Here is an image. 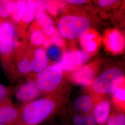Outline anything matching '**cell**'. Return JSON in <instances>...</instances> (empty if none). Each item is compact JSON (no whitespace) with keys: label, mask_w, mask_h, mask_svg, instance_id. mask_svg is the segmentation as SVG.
Segmentation results:
<instances>
[{"label":"cell","mask_w":125,"mask_h":125,"mask_svg":"<svg viewBox=\"0 0 125 125\" xmlns=\"http://www.w3.org/2000/svg\"><path fill=\"white\" fill-rule=\"evenodd\" d=\"M74 105L76 109L84 115L91 114L94 107V100L89 95H83L76 99Z\"/></svg>","instance_id":"14"},{"label":"cell","mask_w":125,"mask_h":125,"mask_svg":"<svg viewBox=\"0 0 125 125\" xmlns=\"http://www.w3.org/2000/svg\"><path fill=\"white\" fill-rule=\"evenodd\" d=\"M0 125H6V124H0Z\"/></svg>","instance_id":"35"},{"label":"cell","mask_w":125,"mask_h":125,"mask_svg":"<svg viewBox=\"0 0 125 125\" xmlns=\"http://www.w3.org/2000/svg\"><path fill=\"white\" fill-rule=\"evenodd\" d=\"M105 125H125V114L120 112L111 114Z\"/></svg>","instance_id":"19"},{"label":"cell","mask_w":125,"mask_h":125,"mask_svg":"<svg viewBox=\"0 0 125 125\" xmlns=\"http://www.w3.org/2000/svg\"><path fill=\"white\" fill-rule=\"evenodd\" d=\"M107 43L109 49L114 53H119L124 47L123 36L118 31L110 32L107 38Z\"/></svg>","instance_id":"12"},{"label":"cell","mask_w":125,"mask_h":125,"mask_svg":"<svg viewBox=\"0 0 125 125\" xmlns=\"http://www.w3.org/2000/svg\"><path fill=\"white\" fill-rule=\"evenodd\" d=\"M124 80L125 76L121 70L111 68L94 79L91 84L94 92L103 94L115 91L122 86Z\"/></svg>","instance_id":"3"},{"label":"cell","mask_w":125,"mask_h":125,"mask_svg":"<svg viewBox=\"0 0 125 125\" xmlns=\"http://www.w3.org/2000/svg\"><path fill=\"white\" fill-rule=\"evenodd\" d=\"M18 30L10 19L0 18V59L5 70L9 71L16 49L20 46Z\"/></svg>","instance_id":"2"},{"label":"cell","mask_w":125,"mask_h":125,"mask_svg":"<svg viewBox=\"0 0 125 125\" xmlns=\"http://www.w3.org/2000/svg\"><path fill=\"white\" fill-rule=\"evenodd\" d=\"M50 55L52 57H57L59 54L58 50L56 47H52L49 50Z\"/></svg>","instance_id":"32"},{"label":"cell","mask_w":125,"mask_h":125,"mask_svg":"<svg viewBox=\"0 0 125 125\" xmlns=\"http://www.w3.org/2000/svg\"><path fill=\"white\" fill-rule=\"evenodd\" d=\"M30 39L32 45L38 46L43 44L45 39V35L40 29H34L31 33Z\"/></svg>","instance_id":"21"},{"label":"cell","mask_w":125,"mask_h":125,"mask_svg":"<svg viewBox=\"0 0 125 125\" xmlns=\"http://www.w3.org/2000/svg\"><path fill=\"white\" fill-rule=\"evenodd\" d=\"M27 0H13L12 7L10 20L15 24L19 23L24 13Z\"/></svg>","instance_id":"15"},{"label":"cell","mask_w":125,"mask_h":125,"mask_svg":"<svg viewBox=\"0 0 125 125\" xmlns=\"http://www.w3.org/2000/svg\"><path fill=\"white\" fill-rule=\"evenodd\" d=\"M13 0H0V18L10 19Z\"/></svg>","instance_id":"18"},{"label":"cell","mask_w":125,"mask_h":125,"mask_svg":"<svg viewBox=\"0 0 125 125\" xmlns=\"http://www.w3.org/2000/svg\"><path fill=\"white\" fill-rule=\"evenodd\" d=\"M72 121L75 125H83V115L80 114H76L73 117Z\"/></svg>","instance_id":"28"},{"label":"cell","mask_w":125,"mask_h":125,"mask_svg":"<svg viewBox=\"0 0 125 125\" xmlns=\"http://www.w3.org/2000/svg\"><path fill=\"white\" fill-rule=\"evenodd\" d=\"M62 76V69L59 63L52 64L38 73L36 83L41 92L51 93L61 84Z\"/></svg>","instance_id":"5"},{"label":"cell","mask_w":125,"mask_h":125,"mask_svg":"<svg viewBox=\"0 0 125 125\" xmlns=\"http://www.w3.org/2000/svg\"><path fill=\"white\" fill-rule=\"evenodd\" d=\"M89 58L87 52L75 51L64 54L59 64L62 70L67 72H72L82 64Z\"/></svg>","instance_id":"7"},{"label":"cell","mask_w":125,"mask_h":125,"mask_svg":"<svg viewBox=\"0 0 125 125\" xmlns=\"http://www.w3.org/2000/svg\"><path fill=\"white\" fill-rule=\"evenodd\" d=\"M41 30L43 32L44 34L47 36L52 35L56 31L55 27L52 25L42 28H41Z\"/></svg>","instance_id":"27"},{"label":"cell","mask_w":125,"mask_h":125,"mask_svg":"<svg viewBox=\"0 0 125 125\" xmlns=\"http://www.w3.org/2000/svg\"><path fill=\"white\" fill-rule=\"evenodd\" d=\"M94 69L90 66H83L77 69L72 76V80L76 83L88 86L94 80Z\"/></svg>","instance_id":"10"},{"label":"cell","mask_w":125,"mask_h":125,"mask_svg":"<svg viewBox=\"0 0 125 125\" xmlns=\"http://www.w3.org/2000/svg\"><path fill=\"white\" fill-rule=\"evenodd\" d=\"M97 47V43L94 40L91 41L88 45L86 50L89 52H92L94 51Z\"/></svg>","instance_id":"31"},{"label":"cell","mask_w":125,"mask_h":125,"mask_svg":"<svg viewBox=\"0 0 125 125\" xmlns=\"http://www.w3.org/2000/svg\"><path fill=\"white\" fill-rule=\"evenodd\" d=\"M52 43V42L51 39L50 38H45V40L43 43V45L45 47H48L51 45Z\"/></svg>","instance_id":"34"},{"label":"cell","mask_w":125,"mask_h":125,"mask_svg":"<svg viewBox=\"0 0 125 125\" xmlns=\"http://www.w3.org/2000/svg\"><path fill=\"white\" fill-rule=\"evenodd\" d=\"M67 2L70 3L72 4H83L86 2V0H66Z\"/></svg>","instance_id":"33"},{"label":"cell","mask_w":125,"mask_h":125,"mask_svg":"<svg viewBox=\"0 0 125 125\" xmlns=\"http://www.w3.org/2000/svg\"><path fill=\"white\" fill-rule=\"evenodd\" d=\"M35 18L37 24L41 28L52 26L53 23L52 19L45 12H40L38 13Z\"/></svg>","instance_id":"20"},{"label":"cell","mask_w":125,"mask_h":125,"mask_svg":"<svg viewBox=\"0 0 125 125\" xmlns=\"http://www.w3.org/2000/svg\"><path fill=\"white\" fill-rule=\"evenodd\" d=\"M95 37V34L92 33H86L81 38V43L83 47L86 50L89 43L93 40Z\"/></svg>","instance_id":"23"},{"label":"cell","mask_w":125,"mask_h":125,"mask_svg":"<svg viewBox=\"0 0 125 125\" xmlns=\"http://www.w3.org/2000/svg\"><path fill=\"white\" fill-rule=\"evenodd\" d=\"M51 39L52 42L58 46H62L63 45V41L57 31H55Z\"/></svg>","instance_id":"25"},{"label":"cell","mask_w":125,"mask_h":125,"mask_svg":"<svg viewBox=\"0 0 125 125\" xmlns=\"http://www.w3.org/2000/svg\"><path fill=\"white\" fill-rule=\"evenodd\" d=\"M37 14L35 0H27L25 12L20 23L21 25L28 24L35 18Z\"/></svg>","instance_id":"16"},{"label":"cell","mask_w":125,"mask_h":125,"mask_svg":"<svg viewBox=\"0 0 125 125\" xmlns=\"http://www.w3.org/2000/svg\"><path fill=\"white\" fill-rule=\"evenodd\" d=\"M16 68L19 73L27 74L30 72H33V59H29L27 57L22 56L18 52H15L13 62L9 71L13 67Z\"/></svg>","instance_id":"11"},{"label":"cell","mask_w":125,"mask_h":125,"mask_svg":"<svg viewBox=\"0 0 125 125\" xmlns=\"http://www.w3.org/2000/svg\"><path fill=\"white\" fill-rule=\"evenodd\" d=\"M117 1L115 0H99L98 3L102 7H107L116 3Z\"/></svg>","instance_id":"30"},{"label":"cell","mask_w":125,"mask_h":125,"mask_svg":"<svg viewBox=\"0 0 125 125\" xmlns=\"http://www.w3.org/2000/svg\"><path fill=\"white\" fill-rule=\"evenodd\" d=\"M33 72L39 73L47 67L49 60L45 50L42 48H37L34 52Z\"/></svg>","instance_id":"13"},{"label":"cell","mask_w":125,"mask_h":125,"mask_svg":"<svg viewBox=\"0 0 125 125\" xmlns=\"http://www.w3.org/2000/svg\"><path fill=\"white\" fill-rule=\"evenodd\" d=\"M9 90L4 85L0 84V102L8 98Z\"/></svg>","instance_id":"26"},{"label":"cell","mask_w":125,"mask_h":125,"mask_svg":"<svg viewBox=\"0 0 125 125\" xmlns=\"http://www.w3.org/2000/svg\"><path fill=\"white\" fill-rule=\"evenodd\" d=\"M37 13L40 12H44L45 8V1L42 0H35Z\"/></svg>","instance_id":"29"},{"label":"cell","mask_w":125,"mask_h":125,"mask_svg":"<svg viewBox=\"0 0 125 125\" xmlns=\"http://www.w3.org/2000/svg\"><path fill=\"white\" fill-rule=\"evenodd\" d=\"M0 124L22 125L21 121L20 110L9 98L0 102Z\"/></svg>","instance_id":"6"},{"label":"cell","mask_w":125,"mask_h":125,"mask_svg":"<svg viewBox=\"0 0 125 125\" xmlns=\"http://www.w3.org/2000/svg\"><path fill=\"white\" fill-rule=\"evenodd\" d=\"M113 97L116 106L122 110V112L125 109V88L122 86L118 88L113 92Z\"/></svg>","instance_id":"17"},{"label":"cell","mask_w":125,"mask_h":125,"mask_svg":"<svg viewBox=\"0 0 125 125\" xmlns=\"http://www.w3.org/2000/svg\"><path fill=\"white\" fill-rule=\"evenodd\" d=\"M58 102L50 97L35 100L25 104L20 110L23 125H38L58 111Z\"/></svg>","instance_id":"1"},{"label":"cell","mask_w":125,"mask_h":125,"mask_svg":"<svg viewBox=\"0 0 125 125\" xmlns=\"http://www.w3.org/2000/svg\"><path fill=\"white\" fill-rule=\"evenodd\" d=\"M41 93L36 81H30L19 87L15 92V97L18 101L27 104L35 100Z\"/></svg>","instance_id":"8"},{"label":"cell","mask_w":125,"mask_h":125,"mask_svg":"<svg viewBox=\"0 0 125 125\" xmlns=\"http://www.w3.org/2000/svg\"><path fill=\"white\" fill-rule=\"evenodd\" d=\"M45 8L50 13L53 15H55L57 14L58 9L62 8L64 6V3L57 2L56 1H45Z\"/></svg>","instance_id":"22"},{"label":"cell","mask_w":125,"mask_h":125,"mask_svg":"<svg viewBox=\"0 0 125 125\" xmlns=\"http://www.w3.org/2000/svg\"><path fill=\"white\" fill-rule=\"evenodd\" d=\"M83 125H98V124L92 113H91L83 115Z\"/></svg>","instance_id":"24"},{"label":"cell","mask_w":125,"mask_h":125,"mask_svg":"<svg viewBox=\"0 0 125 125\" xmlns=\"http://www.w3.org/2000/svg\"><path fill=\"white\" fill-rule=\"evenodd\" d=\"M58 28L62 36L69 39H75L84 35L90 28L89 19L83 16L66 15L58 22Z\"/></svg>","instance_id":"4"},{"label":"cell","mask_w":125,"mask_h":125,"mask_svg":"<svg viewBox=\"0 0 125 125\" xmlns=\"http://www.w3.org/2000/svg\"><path fill=\"white\" fill-rule=\"evenodd\" d=\"M111 104L107 100H102L94 104L92 114L97 124L105 125L110 115Z\"/></svg>","instance_id":"9"}]
</instances>
